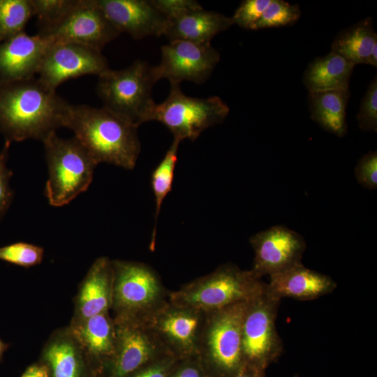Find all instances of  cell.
Listing matches in <instances>:
<instances>
[{"label":"cell","instance_id":"f546056e","mask_svg":"<svg viewBox=\"0 0 377 377\" xmlns=\"http://www.w3.org/2000/svg\"><path fill=\"white\" fill-rule=\"evenodd\" d=\"M44 250L42 247L26 242H17L0 248V260L24 267L41 263Z\"/></svg>","mask_w":377,"mask_h":377},{"label":"cell","instance_id":"7a4b0ae2","mask_svg":"<svg viewBox=\"0 0 377 377\" xmlns=\"http://www.w3.org/2000/svg\"><path fill=\"white\" fill-rule=\"evenodd\" d=\"M64 127L71 129L97 164L132 170L141 150L138 126L105 108L71 104Z\"/></svg>","mask_w":377,"mask_h":377},{"label":"cell","instance_id":"8992f818","mask_svg":"<svg viewBox=\"0 0 377 377\" xmlns=\"http://www.w3.org/2000/svg\"><path fill=\"white\" fill-rule=\"evenodd\" d=\"M112 263V318L145 320L168 301L170 291L151 267L121 260H113Z\"/></svg>","mask_w":377,"mask_h":377},{"label":"cell","instance_id":"277c9868","mask_svg":"<svg viewBox=\"0 0 377 377\" xmlns=\"http://www.w3.org/2000/svg\"><path fill=\"white\" fill-rule=\"evenodd\" d=\"M43 142L48 168L45 195L52 206L61 207L87 190L98 164L75 137L63 139L53 132Z\"/></svg>","mask_w":377,"mask_h":377},{"label":"cell","instance_id":"ac0fdd59","mask_svg":"<svg viewBox=\"0 0 377 377\" xmlns=\"http://www.w3.org/2000/svg\"><path fill=\"white\" fill-rule=\"evenodd\" d=\"M113 269L108 257L98 258L81 282L74 300L71 323L110 311L112 302Z\"/></svg>","mask_w":377,"mask_h":377},{"label":"cell","instance_id":"1f68e13d","mask_svg":"<svg viewBox=\"0 0 377 377\" xmlns=\"http://www.w3.org/2000/svg\"><path fill=\"white\" fill-rule=\"evenodd\" d=\"M270 1L271 0L242 1L231 17L233 24L251 30Z\"/></svg>","mask_w":377,"mask_h":377},{"label":"cell","instance_id":"e0dca14e","mask_svg":"<svg viewBox=\"0 0 377 377\" xmlns=\"http://www.w3.org/2000/svg\"><path fill=\"white\" fill-rule=\"evenodd\" d=\"M51 44L43 36L25 31L0 43V82L35 77Z\"/></svg>","mask_w":377,"mask_h":377},{"label":"cell","instance_id":"74e56055","mask_svg":"<svg viewBox=\"0 0 377 377\" xmlns=\"http://www.w3.org/2000/svg\"><path fill=\"white\" fill-rule=\"evenodd\" d=\"M21 377H50L47 367L41 362L31 364Z\"/></svg>","mask_w":377,"mask_h":377},{"label":"cell","instance_id":"7c38bea8","mask_svg":"<svg viewBox=\"0 0 377 377\" xmlns=\"http://www.w3.org/2000/svg\"><path fill=\"white\" fill-rule=\"evenodd\" d=\"M158 65L153 66L156 81L168 79L170 84L191 81L205 82L220 61L219 52L210 43L170 40L161 47Z\"/></svg>","mask_w":377,"mask_h":377},{"label":"cell","instance_id":"30bf717a","mask_svg":"<svg viewBox=\"0 0 377 377\" xmlns=\"http://www.w3.org/2000/svg\"><path fill=\"white\" fill-rule=\"evenodd\" d=\"M113 319L116 348L108 367L110 377H129L141 368L172 355L146 321Z\"/></svg>","mask_w":377,"mask_h":377},{"label":"cell","instance_id":"d6986e66","mask_svg":"<svg viewBox=\"0 0 377 377\" xmlns=\"http://www.w3.org/2000/svg\"><path fill=\"white\" fill-rule=\"evenodd\" d=\"M269 277L266 291L280 300L290 297L301 301L312 300L332 293L337 287L330 276L310 269L302 263Z\"/></svg>","mask_w":377,"mask_h":377},{"label":"cell","instance_id":"5b68a950","mask_svg":"<svg viewBox=\"0 0 377 377\" xmlns=\"http://www.w3.org/2000/svg\"><path fill=\"white\" fill-rule=\"evenodd\" d=\"M152 67L136 59L126 68H108L99 75L96 89L103 107L138 127L149 121L156 105L152 88L156 81Z\"/></svg>","mask_w":377,"mask_h":377},{"label":"cell","instance_id":"52a82bcc","mask_svg":"<svg viewBox=\"0 0 377 377\" xmlns=\"http://www.w3.org/2000/svg\"><path fill=\"white\" fill-rule=\"evenodd\" d=\"M228 105L219 96H186L179 84H170L166 99L155 105L149 121L163 124L174 139L195 140L205 129L221 123L229 113Z\"/></svg>","mask_w":377,"mask_h":377},{"label":"cell","instance_id":"d590c367","mask_svg":"<svg viewBox=\"0 0 377 377\" xmlns=\"http://www.w3.org/2000/svg\"><path fill=\"white\" fill-rule=\"evenodd\" d=\"M176 360L172 355L165 357L141 368L129 377H168L169 369Z\"/></svg>","mask_w":377,"mask_h":377},{"label":"cell","instance_id":"cb8c5ba5","mask_svg":"<svg viewBox=\"0 0 377 377\" xmlns=\"http://www.w3.org/2000/svg\"><path fill=\"white\" fill-rule=\"evenodd\" d=\"M349 97V89L309 93L311 118L326 131L341 138L345 136Z\"/></svg>","mask_w":377,"mask_h":377},{"label":"cell","instance_id":"4fadbf2b","mask_svg":"<svg viewBox=\"0 0 377 377\" xmlns=\"http://www.w3.org/2000/svg\"><path fill=\"white\" fill-rule=\"evenodd\" d=\"M206 312L168 301L145 320L177 359L197 355Z\"/></svg>","mask_w":377,"mask_h":377},{"label":"cell","instance_id":"2e32d148","mask_svg":"<svg viewBox=\"0 0 377 377\" xmlns=\"http://www.w3.org/2000/svg\"><path fill=\"white\" fill-rule=\"evenodd\" d=\"M108 20L120 32L135 39L164 35L168 19L151 0H96Z\"/></svg>","mask_w":377,"mask_h":377},{"label":"cell","instance_id":"4dcf8cb0","mask_svg":"<svg viewBox=\"0 0 377 377\" xmlns=\"http://www.w3.org/2000/svg\"><path fill=\"white\" fill-rule=\"evenodd\" d=\"M357 120L364 131H377V77L370 82L362 99Z\"/></svg>","mask_w":377,"mask_h":377},{"label":"cell","instance_id":"8d00e7d4","mask_svg":"<svg viewBox=\"0 0 377 377\" xmlns=\"http://www.w3.org/2000/svg\"><path fill=\"white\" fill-rule=\"evenodd\" d=\"M168 377H202V371L195 364H186L182 366Z\"/></svg>","mask_w":377,"mask_h":377},{"label":"cell","instance_id":"9a60e30c","mask_svg":"<svg viewBox=\"0 0 377 377\" xmlns=\"http://www.w3.org/2000/svg\"><path fill=\"white\" fill-rule=\"evenodd\" d=\"M255 256L251 269L258 278L271 276L302 263L304 238L295 231L275 226L250 238Z\"/></svg>","mask_w":377,"mask_h":377},{"label":"cell","instance_id":"ffe728a7","mask_svg":"<svg viewBox=\"0 0 377 377\" xmlns=\"http://www.w3.org/2000/svg\"><path fill=\"white\" fill-rule=\"evenodd\" d=\"M41 359L50 377H87L89 360L68 326L50 335Z\"/></svg>","mask_w":377,"mask_h":377},{"label":"cell","instance_id":"d4e9b609","mask_svg":"<svg viewBox=\"0 0 377 377\" xmlns=\"http://www.w3.org/2000/svg\"><path fill=\"white\" fill-rule=\"evenodd\" d=\"M376 44L377 34L373 27L372 19L367 17L340 31L333 40L331 51L355 65L367 64Z\"/></svg>","mask_w":377,"mask_h":377},{"label":"cell","instance_id":"e575fe53","mask_svg":"<svg viewBox=\"0 0 377 377\" xmlns=\"http://www.w3.org/2000/svg\"><path fill=\"white\" fill-rule=\"evenodd\" d=\"M151 2L168 20L202 8L194 0H151Z\"/></svg>","mask_w":377,"mask_h":377},{"label":"cell","instance_id":"8fae6325","mask_svg":"<svg viewBox=\"0 0 377 377\" xmlns=\"http://www.w3.org/2000/svg\"><path fill=\"white\" fill-rule=\"evenodd\" d=\"M120 34L96 0H78L58 24L38 33L52 43H74L101 51Z\"/></svg>","mask_w":377,"mask_h":377},{"label":"cell","instance_id":"44dd1931","mask_svg":"<svg viewBox=\"0 0 377 377\" xmlns=\"http://www.w3.org/2000/svg\"><path fill=\"white\" fill-rule=\"evenodd\" d=\"M73 334L80 344L89 361L111 364L116 348V329L110 311L85 320L70 323Z\"/></svg>","mask_w":377,"mask_h":377},{"label":"cell","instance_id":"83f0119b","mask_svg":"<svg viewBox=\"0 0 377 377\" xmlns=\"http://www.w3.org/2000/svg\"><path fill=\"white\" fill-rule=\"evenodd\" d=\"M300 16L301 10L297 4L283 0H271L251 30L293 25Z\"/></svg>","mask_w":377,"mask_h":377},{"label":"cell","instance_id":"6da1fadb","mask_svg":"<svg viewBox=\"0 0 377 377\" xmlns=\"http://www.w3.org/2000/svg\"><path fill=\"white\" fill-rule=\"evenodd\" d=\"M70 103L38 77L0 82V132L6 142H42L64 127Z\"/></svg>","mask_w":377,"mask_h":377},{"label":"cell","instance_id":"484cf974","mask_svg":"<svg viewBox=\"0 0 377 377\" xmlns=\"http://www.w3.org/2000/svg\"><path fill=\"white\" fill-rule=\"evenodd\" d=\"M181 142L174 139L164 157L153 170L151 184L155 200V225L153 230L152 244L155 242L156 222L163 200L171 191L175 169L177 162V153Z\"/></svg>","mask_w":377,"mask_h":377},{"label":"cell","instance_id":"4316f807","mask_svg":"<svg viewBox=\"0 0 377 377\" xmlns=\"http://www.w3.org/2000/svg\"><path fill=\"white\" fill-rule=\"evenodd\" d=\"M32 16L31 0H0V43L24 31Z\"/></svg>","mask_w":377,"mask_h":377},{"label":"cell","instance_id":"ab89813d","mask_svg":"<svg viewBox=\"0 0 377 377\" xmlns=\"http://www.w3.org/2000/svg\"><path fill=\"white\" fill-rule=\"evenodd\" d=\"M367 64L371 65L373 66H377V44H376L367 59Z\"/></svg>","mask_w":377,"mask_h":377},{"label":"cell","instance_id":"603a6c76","mask_svg":"<svg viewBox=\"0 0 377 377\" xmlns=\"http://www.w3.org/2000/svg\"><path fill=\"white\" fill-rule=\"evenodd\" d=\"M355 66L331 51L309 64L303 75V84L309 93L349 89Z\"/></svg>","mask_w":377,"mask_h":377},{"label":"cell","instance_id":"5bb4252c","mask_svg":"<svg viewBox=\"0 0 377 377\" xmlns=\"http://www.w3.org/2000/svg\"><path fill=\"white\" fill-rule=\"evenodd\" d=\"M109 68L102 51L74 43H52L47 48L38 75L49 87L87 75L98 76Z\"/></svg>","mask_w":377,"mask_h":377},{"label":"cell","instance_id":"f1b7e54d","mask_svg":"<svg viewBox=\"0 0 377 377\" xmlns=\"http://www.w3.org/2000/svg\"><path fill=\"white\" fill-rule=\"evenodd\" d=\"M77 2L78 0H31L34 15L38 20L40 31L58 24Z\"/></svg>","mask_w":377,"mask_h":377},{"label":"cell","instance_id":"f35d334b","mask_svg":"<svg viewBox=\"0 0 377 377\" xmlns=\"http://www.w3.org/2000/svg\"><path fill=\"white\" fill-rule=\"evenodd\" d=\"M261 369L242 364L235 377H260Z\"/></svg>","mask_w":377,"mask_h":377},{"label":"cell","instance_id":"7402d4cb","mask_svg":"<svg viewBox=\"0 0 377 377\" xmlns=\"http://www.w3.org/2000/svg\"><path fill=\"white\" fill-rule=\"evenodd\" d=\"M233 25L231 17L203 8L168 19L164 35L169 40L210 43L219 33Z\"/></svg>","mask_w":377,"mask_h":377},{"label":"cell","instance_id":"60d3db41","mask_svg":"<svg viewBox=\"0 0 377 377\" xmlns=\"http://www.w3.org/2000/svg\"><path fill=\"white\" fill-rule=\"evenodd\" d=\"M8 345L7 343H5L0 339V360L1 359V357L5 352V350L8 348Z\"/></svg>","mask_w":377,"mask_h":377},{"label":"cell","instance_id":"d6a6232c","mask_svg":"<svg viewBox=\"0 0 377 377\" xmlns=\"http://www.w3.org/2000/svg\"><path fill=\"white\" fill-rule=\"evenodd\" d=\"M355 177L359 184L366 188L374 190L377 187V152L370 151L362 156L355 166Z\"/></svg>","mask_w":377,"mask_h":377},{"label":"cell","instance_id":"b9f144b4","mask_svg":"<svg viewBox=\"0 0 377 377\" xmlns=\"http://www.w3.org/2000/svg\"><path fill=\"white\" fill-rule=\"evenodd\" d=\"M297 377V376H296Z\"/></svg>","mask_w":377,"mask_h":377},{"label":"cell","instance_id":"3957f363","mask_svg":"<svg viewBox=\"0 0 377 377\" xmlns=\"http://www.w3.org/2000/svg\"><path fill=\"white\" fill-rule=\"evenodd\" d=\"M266 283L253 272L227 263L212 272L170 291L168 301L175 304L209 312L241 302H249L260 293Z\"/></svg>","mask_w":377,"mask_h":377},{"label":"cell","instance_id":"9c48e42d","mask_svg":"<svg viewBox=\"0 0 377 377\" xmlns=\"http://www.w3.org/2000/svg\"><path fill=\"white\" fill-rule=\"evenodd\" d=\"M280 299L263 290L251 300L242 327L243 364L263 369L282 351V341L277 332L276 319Z\"/></svg>","mask_w":377,"mask_h":377},{"label":"cell","instance_id":"836d02e7","mask_svg":"<svg viewBox=\"0 0 377 377\" xmlns=\"http://www.w3.org/2000/svg\"><path fill=\"white\" fill-rule=\"evenodd\" d=\"M10 145L6 142L0 151V219L8 209L13 196L9 184L13 172L6 166Z\"/></svg>","mask_w":377,"mask_h":377},{"label":"cell","instance_id":"ba28073f","mask_svg":"<svg viewBox=\"0 0 377 377\" xmlns=\"http://www.w3.org/2000/svg\"><path fill=\"white\" fill-rule=\"evenodd\" d=\"M249 302L206 312L198 346L200 360L234 377L243 364L242 327Z\"/></svg>","mask_w":377,"mask_h":377}]
</instances>
